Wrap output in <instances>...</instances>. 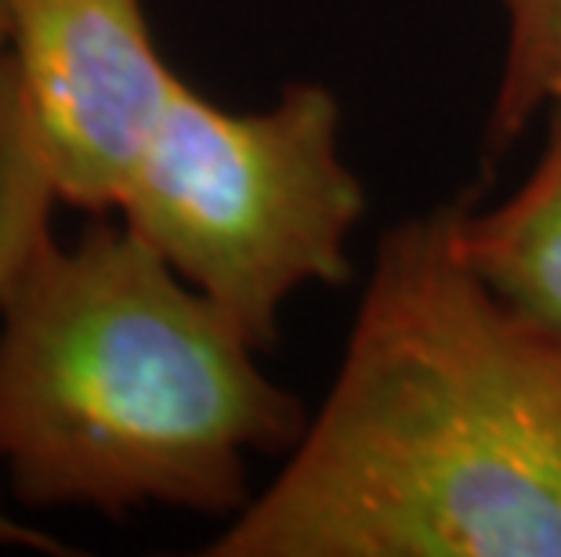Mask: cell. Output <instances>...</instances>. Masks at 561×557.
<instances>
[{"mask_svg":"<svg viewBox=\"0 0 561 557\" xmlns=\"http://www.w3.org/2000/svg\"><path fill=\"white\" fill-rule=\"evenodd\" d=\"M460 204L377 240L327 398L207 557H561V337L463 257Z\"/></svg>","mask_w":561,"mask_h":557,"instance_id":"1","label":"cell"},{"mask_svg":"<svg viewBox=\"0 0 561 557\" xmlns=\"http://www.w3.org/2000/svg\"><path fill=\"white\" fill-rule=\"evenodd\" d=\"M229 315L124 221L51 232L0 307V478L26 511L229 521L250 460L286 456L308 409Z\"/></svg>","mask_w":561,"mask_h":557,"instance_id":"2","label":"cell"},{"mask_svg":"<svg viewBox=\"0 0 561 557\" xmlns=\"http://www.w3.org/2000/svg\"><path fill=\"white\" fill-rule=\"evenodd\" d=\"M341 138V98L319 80L229 109L178 77L116 214L272 351L294 293L352 279L366 188Z\"/></svg>","mask_w":561,"mask_h":557,"instance_id":"3","label":"cell"},{"mask_svg":"<svg viewBox=\"0 0 561 557\" xmlns=\"http://www.w3.org/2000/svg\"><path fill=\"white\" fill-rule=\"evenodd\" d=\"M8 51L58 204L113 214L178 80L141 0H8Z\"/></svg>","mask_w":561,"mask_h":557,"instance_id":"4","label":"cell"},{"mask_svg":"<svg viewBox=\"0 0 561 557\" xmlns=\"http://www.w3.org/2000/svg\"><path fill=\"white\" fill-rule=\"evenodd\" d=\"M533 171L500 204H460V246L474 271L561 337V102L543 116Z\"/></svg>","mask_w":561,"mask_h":557,"instance_id":"5","label":"cell"},{"mask_svg":"<svg viewBox=\"0 0 561 557\" xmlns=\"http://www.w3.org/2000/svg\"><path fill=\"white\" fill-rule=\"evenodd\" d=\"M58 204L51 171L33 135L26 98H22L15 58L0 51V307L30 265L33 251L51 235V207ZM0 547L69 557L73 547L55 532H44L22 518H11L0 503Z\"/></svg>","mask_w":561,"mask_h":557,"instance_id":"6","label":"cell"},{"mask_svg":"<svg viewBox=\"0 0 561 557\" xmlns=\"http://www.w3.org/2000/svg\"><path fill=\"white\" fill-rule=\"evenodd\" d=\"M504 51L485 116V152L504 156L561 102V0H500Z\"/></svg>","mask_w":561,"mask_h":557,"instance_id":"7","label":"cell"},{"mask_svg":"<svg viewBox=\"0 0 561 557\" xmlns=\"http://www.w3.org/2000/svg\"><path fill=\"white\" fill-rule=\"evenodd\" d=\"M8 47V0H0V51Z\"/></svg>","mask_w":561,"mask_h":557,"instance_id":"8","label":"cell"}]
</instances>
